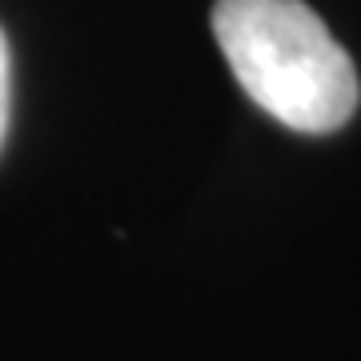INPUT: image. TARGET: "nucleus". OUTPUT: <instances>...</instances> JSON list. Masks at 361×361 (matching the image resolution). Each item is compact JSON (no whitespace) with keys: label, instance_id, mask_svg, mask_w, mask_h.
Wrapping results in <instances>:
<instances>
[{"label":"nucleus","instance_id":"nucleus-2","mask_svg":"<svg viewBox=\"0 0 361 361\" xmlns=\"http://www.w3.org/2000/svg\"><path fill=\"white\" fill-rule=\"evenodd\" d=\"M8 113H13V56H8V37L0 28V149L8 137Z\"/></svg>","mask_w":361,"mask_h":361},{"label":"nucleus","instance_id":"nucleus-1","mask_svg":"<svg viewBox=\"0 0 361 361\" xmlns=\"http://www.w3.org/2000/svg\"><path fill=\"white\" fill-rule=\"evenodd\" d=\"M213 37L249 101L285 129L325 137L357 113V68L305 0H217Z\"/></svg>","mask_w":361,"mask_h":361}]
</instances>
